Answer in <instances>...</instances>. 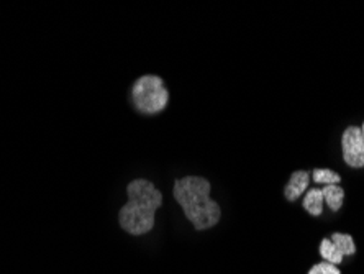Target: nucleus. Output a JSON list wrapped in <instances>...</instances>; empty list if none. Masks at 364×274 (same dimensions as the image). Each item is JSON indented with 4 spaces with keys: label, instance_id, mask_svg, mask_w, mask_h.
<instances>
[{
    "label": "nucleus",
    "instance_id": "1",
    "mask_svg": "<svg viewBox=\"0 0 364 274\" xmlns=\"http://www.w3.org/2000/svg\"><path fill=\"white\" fill-rule=\"evenodd\" d=\"M212 186L205 177L186 176L176 179L173 194L196 230H208L220 222L222 209L210 197Z\"/></svg>",
    "mask_w": 364,
    "mask_h": 274
},
{
    "label": "nucleus",
    "instance_id": "2",
    "mask_svg": "<svg viewBox=\"0 0 364 274\" xmlns=\"http://www.w3.org/2000/svg\"><path fill=\"white\" fill-rule=\"evenodd\" d=\"M128 202L120 209L119 223L127 233L140 236L151 232L163 194L151 181L135 179L127 186Z\"/></svg>",
    "mask_w": 364,
    "mask_h": 274
},
{
    "label": "nucleus",
    "instance_id": "3",
    "mask_svg": "<svg viewBox=\"0 0 364 274\" xmlns=\"http://www.w3.org/2000/svg\"><path fill=\"white\" fill-rule=\"evenodd\" d=\"M132 102L143 115L161 114L169 104V90L156 74H144L133 84Z\"/></svg>",
    "mask_w": 364,
    "mask_h": 274
},
{
    "label": "nucleus",
    "instance_id": "4",
    "mask_svg": "<svg viewBox=\"0 0 364 274\" xmlns=\"http://www.w3.org/2000/svg\"><path fill=\"white\" fill-rule=\"evenodd\" d=\"M341 147H343V159L348 166L356 169L364 168V139L361 127H348L341 138Z\"/></svg>",
    "mask_w": 364,
    "mask_h": 274
},
{
    "label": "nucleus",
    "instance_id": "5",
    "mask_svg": "<svg viewBox=\"0 0 364 274\" xmlns=\"http://www.w3.org/2000/svg\"><path fill=\"white\" fill-rule=\"evenodd\" d=\"M310 174L305 173V171H297V173H294L287 182L286 189H284V194H286L287 201H297V199L304 194L305 189H307Z\"/></svg>",
    "mask_w": 364,
    "mask_h": 274
},
{
    "label": "nucleus",
    "instance_id": "6",
    "mask_svg": "<svg viewBox=\"0 0 364 274\" xmlns=\"http://www.w3.org/2000/svg\"><path fill=\"white\" fill-rule=\"evenodd\" d=\"M323 194V202H326L333 212H338L341 206H343V199H345V191L341 189L338 184H331V186H325L322 189Z\"/></svg>",
    "mask_w": 364,
    "mask_h": 274
},
{
    "label": "nucleus",
    "instance_id": "7",
    "mask_svg": "<svg viewBox=\"0 0 364 274\" xmlns=\"http://www.w3.org/2000/svg\"><path fill=\"white\" fill-rule=\"evenodd\" d=\"M304 209L310 216L317 217L323 211V194L322 189H310L304 199Z\"/></svg>",
    "mask_w": 364,
    "mask_h": 274
},
{
    "label": "nucleus",
    "instance_id": "8",
    "mask_svg": "<svg viewBox=\"0 0 364 274\" xmlns=\"http://www.w3.org/2000/svg\"><path fill=\"white\" fill-rule=\"evenodd\" d=\"M330 240L333 241V245L340 250V253L343 256H353L356 253V245H355V240H353L351 235L333 233Z\"/></svg>",
    "mask_w": 364,
    "mask_h": 274
},
{
    "label": "nucleus",
    "instance_id": "9",
    "mask_svg": "<svg viewBox=\"0 0 364 274\" xmlns=\"http://www.w3.org/2000/svg\"><path fill=\"white\" fill-rule=\"evenodd\" d=\"M320 255L323 256V260L326 263H330V265H340L341 261H343V255L340 253V250L336 248L333 245V241L330 238H325L322 240V243H320Z\"/></svg>",
    "mask_w": 364,
    "mask_h": 274
},
{
    "label": "nucleus",
    "instance_id": "10",
    "mask_svg": "<svg viewBox=\"0 0 364 274\" xmlns=\"http://www.w3.org/2000/svg\"><path fill=\"white\" fill-rule=\"evenodd\" d=\"M312 176L315 182H318V184H325V186L338 184L341 179L335 171H330V169H315Z\"/></svg>",
    "mask_w": 364,
    "mask_h": 274
},
{
    "label": "nucleus",
    "instance_id": "11",
    "mask_svg": "<svg viewBox=\"0 0 364 274\" xmlns=\"http://www.w3.org/2000/svg\"><path fill=\"white\" fill-rule=\"evenodd\" d=\"M309 274H341L338 268L335 265H330V263H318V265H315L310 268Z\"/></svg>",
    "mask_w": 364,
    "mask_h": 274
},
{
    "label": "nucleus",
    "instance_id": "12",
    "mask_svg": "<svg viewBox=\"0 0 364 274\" xmlns=\"http://www.w3.org/2000/svg\"><path fill=\"white\" fill-rule=\"evenodd\" d=\"M361 132H363V139H364V123L361 125Z\"/></svg>",
    "mask_w": 364,
    "mask_h": 274
}]
</instances>
